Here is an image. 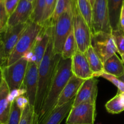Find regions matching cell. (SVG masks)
I'll return each mask as SVG.
<instances>
[{
  "mask_svg": "<svg viewBox=\"0 0 124 124\" xmlns=\"http://www.w3.org/2000/svg\"><path fill=\"white\" fill-rule=\"evenodd\" d=\"M121 95L122 96V97L124 98V92H123V93H121Z\"/></svg>",
  "mask_w": 124,
  "mask_h": 124,
  "instance_id": "43",
  "label": "cell"
},
{
  "mask_svg": "<svg viewBox=\"0 0 124 124\" xmlns=\"http://www.w3.org/2000/svg\"><path fill=\"white\" fill-rule=\"evenodd\" d=\"M29 61L23 57L8 66L2 67L3 79L10 91L19 89L23 85Z\"/></svg>",
  "mask_w": 124,
  "mask_h": 124,
  "instance_id": "6",
  "label": "cell"
},
{
  "mask_svg": "<svg viewBox=\"0 0 124 124\" xmlns=\"http://www.w3.org/2000/svg\"><path fill=\"white\" fill-rule=\"evenodd\" d=\"M96 104L82 103L73 106L66 119V124H94Z\"/></svg>",
  "mask_w": 124,
  "mask_h": 124,
  "instance_id": "10",
  "label": "cell"
},
{
  "mask_svg": "<svg viewBox=\"0 0 124 124\" xmlns=\"http://www.w3.org/2000/svg\"><path fill=\"white\" fill-rule=\"evenodd\" d=\"M92 46L103 63L118 52L111 33L99 32L92 34Z\"/></svg>",
  "mask_w": 124,
  "mask_h": 124,
  "instance_id": "8",
  "label": "cell"
},
{
  "mask_svg": "<svg viewBox=\"0 0 124 124\" xmlns=\"http://www.w3.org/2000/svg\"><path fill=\"white\" fill-rule=\"evenodd\" d=\"M71 60V70L73 75L84 80L93 77V73L84 53L78 50Z\"/></svg>",
  "mask_w": 124,
  "mask_h": 124,
  "instance_id": "15",
  "label": "cell"
},
{
  "mask_svg": "<svg viewBox=\"0 0 124 124\" xmlns=\"http://www.w3.org/2000/svg\"><path fill=\"white\" fill-rule=\"evenodd\" d=\"M119 29L124 33V5L121 10L119 19Z\"/></svg>",
  "mask_w": 124,
  "mask_h": 124,
  "instance_id": "37",
  "label": "cell"
},
{
  "mask_svg": "<svg viewBox=\"0 0 124 124\" xmlns=\"http://www.w3.org/2000/svg\"><path fill=\"white\" fill-rule=\"evenodd\" d=\"M35 114L34 107L28 104L23 110L19 124H32Z\"/></svg>",
  "mask_w": 124,
  "mask_h": 124,
  "instance_id": "30",
  "label": "cell"
},
{
  "mask_svg": "<svg viewBox=\"0 0 124 124\" xmlns=\"http://www.w3.org/2000/svg\"><path fill=\"white\" fill-rule=\"evenodd\" d=\"M71 62V58L65 59L61 56L57 64L47 96L38 115V124H44L56 107L61 94L70 78L73 75Z\"/></svg>",
  "mask_w": 124,
  "mask_h": 124,
  "instance_id": "1",
  "label": "cell"
},
{
  "mask_svg": "<svg viewBox=\"0 0 124 124\" xmlns=\"http://www.w3.org/2000/svg\"><path fill=\"white\" fill-rule=\"evenodd\" d=\"M92 34L99 32L111 33L107 0H96L93 6Z\"/></svg>",
  "mask_w": 124,
  "mask_h": 124,
  "instance_id": "7",
  "label": "cell"
},
{
  "mask_svg": "<svg viewBox=\"0 0 124 124\" xmlns=\"http://www.w3.org/2000/svg\"><path fill=\"white\" fill-rule=\"evenodd\" d=\"M118 78L120 80V81H122V82H123V83H124V73L123 75H122V76H120L119 78Z\"/></svg>",
  "mask_w": 124,
  "mask_h": 124,
  "instance_id": "39",
  "label": "cell"
},
{
  "mask_svg": "<svg viewBox=\"0 0 124 124\" xmlns=\"http://www.w3.org/2000/svg\"><path fill=\"white\" fill-rule=\"evenodd\" d=\"M98 95V79L96 77L85 80L74 101L73 106L82 103L96 104Z\"/></svg>",
  "mask_w": 124,
  "mask_h": 124,
  "instance_id": "13",
  "label": "cell"
},
{
  "mask_svg": "<svg viewBox=\"0 0 124 124\" xmlns=\"http://www.w3.org/2000/svg\"><path fill=\"white\" fill-rule=\"evenodd\" d=\"M10 90L3 80L0 87V124H6L9 117L12 104L8 101Z\"/></svg>",
  "mask_w": 124,
  "mask_h": 124,
  "instance_id": "17",
  "label": "cell"
},
{
  "mask_svg": "<svg viewBox=\"0 0 124 124\" xmlns=\"http://www.w3.org/2000/svg\"><path fill=\"white\" fill-rule=\"evenodd\" d=\"M104 73L119 78L124 73V64L116 54L104 63Z\"/></svg>",
  "mask_w": 124,
  "mask_h": 124,
  "instance_id": "20",
  "label": "cell"
},
{
  "mask_svg": "<svg viewBox=\"0 0 124 124\" xmlns=\"http://www.w3.org/2000/svg\"><path fill=\"white\" fill-rule=\"evenodd\" d=\"M8 16L4 0H0V31H2L7 26Z\"/></svg>",
  "mask_w": 124,
  "mask_h": 124,
  "instance_id": "31",
  "label": "cell"
},
{
  "mask_svg": "<svg viewBox=\"0 0 124 124\" xmlns=\"http://www.w3.org/2000/svg\"><path fill=\"white\" fill-rule=\"evenodd\" d=\"M26 94V90L24 88H21L19 89H15L13 90L10 91L8 96V99L11 103L13 102L16 98L18 96Z\"/></svg>",
  "mask_w": 124,
  "mask_h": 124,
  "instance_id": "33",
  "label": "cell"
},
{
  "mask_svg": "<svg viewBox=\"0 0 124 124\" xmlns=\"http://www.w3.org/2000/svg\"><path fill=\"white\" fill-rule=\"evenodd\" d=\"M19 1L20 0H4L5 6H6V8L8 16H10L13 13V11L18 6Z\"/></svg>",
  "mask_w": 124,
  "mask_h": 124,
  "instance_id": "34",
  "label": "cell"
},
{
  "mask_svg": "<svg viewBox=\"0 0 124 124\" xmlns=\"http://www.w3.org/2000/svg\"><path fill=\"white\" fill-rule=\"evenodd\" d=\"M113 38L120 55L124 54V33L121 29L112 30Z\"/></svg>",
  "mask_w": 124,
  "mask_h": 124,
  "instance_id": "28",
  "label": "cell"
},
{
  "mask_svg": "<svg viewBox=\"0 0 124 124\" xmlns=\"http://www.w3.org/2000/svg\"><path fill=\"white\" fill-rule=\"evenodd\" d=\"M84 81L73 75L61 94L56 107L61 106L75 98Z\"/></svg>",
  "mask_w": 124,
  "mask_h": 124,
  "instance_id": "16",
  "label": "cell"
},
{
  "mask_svg": "<svg viewBox=\"0 0 124 124\" xmlns=\"http://www.w3.org/2000/svg\"><path fill=\"white\" fill-rule=\"evenodd\" d=\"M99 77H102L106 79L107 80H108V81L111 82L112 84H113L116 87H117V88H118L117 93H121L124 92V83H123L122 81H120L117 77L113 76V75H108V74H107L105 73H102V74H101Z\"/></svg>",
  "mask_w": 124,
  "mask_h": 124,
  "instance_id": "32",
  "label": "cell"
},
{
  "mask_svg": "<svg viewBox=\"0 0 124 124\" xmlns=\"http://www.w3.org/2000/svg\"><path fill=\"white\" fill-rule=\"evenodd\" d=\"M33 4L26 0H20L13 13L9 16L7 26L12 27L29 21L31 18Z\"/></svg>",
  "mask_w": 124,
  "mask_h": 124,
  "instance_id": "14",
  "label": "cell"
},
{
  "mask_svg": "<svg viewBox=\"0 0 124 124\" xmlns=\"http://www.w3.org/2000/svg\"><path fill=\"white\" fill-rule=\"evenodd\" d=\"M78 50L77 44L75 40L73 29L67 38L64 44L61 56L63 59H71Z\"/></svg>",
  "mask_w": 124,
  "mask_h": 124,
  "instance_id": "22",
  "label": "cell"
},
{
  "mask_svg": "<svg viewBox=\"0 0 124 124\" xmlns=\"http://www.w3.org/2000/svg\"><path fill=\"white\" fill-rule=\"evenodd\" d=\"M23 110L18 107L15 101L12 102L10 113L8 121L6 124H19Z\"/></svg>",
  "mask_w": 124,
  "mask_h": 124,
  "instance_id": "29",
  "label": "cell"
},
{
  "mask_svg": "<svg viewBox=\"0 0 124 124\" xmlns=\"http://www.w3.org/2000/svg\"><path fill=\"white\" fill-rule=\"evenodd\" d=\"M29 21L24 24H20L15 26H7V27L1 32L0 39L2 42L5 54L7 59L27 27Z\"/></svg>",
  "mask_w": 124,
  "mask_h": 124,
  "instance_id": "12",
  "label": "cell"
},
{
  "mask_svg": "<svg viewBox=\"0 0 124 124\" xmlns=\"http://www.w3.org/2000/svg\"><path fill=\"white\" fill-rule=\"evenodd\" d=\"M76 4L80 13L92 30L93 7L90 2L89 0H76Z\"/></svg>",
  "mask_w": 124,
  "mask_h": 124,
  "instance_id": "23",
  "label": "cell"
},
{
  "mask_svg": "<svg viewBox=\"0 0 124 124\" xmlns=\"http://www.w3.org/2000/svg\"><path fill=\"white\" fill-rule=\"evenodd\" d=\"M0 35H1V31H0Z\"/></svg>",
  "mask_w": 124,
  "mask_h": 124,
  "instance_id": "44",
  "label": "cell"
},
{
  "mask_svg": "<svg viewBox=\"0 0 124 124\" xmlns=\"http://www.w3.org/2000/svg\"><path fill=\"white\" fill-rule=\"evenodd\" d=\"M74 0H56L52 23L54 25L59 17L65 11L73 7Z\"/></svg>",
  "mask_w": 124,
  "mask_h": 124,
  "instance_id": "26",
  "label": "cell"
},
{
  "mask_svg": "<svg viewBox=\"0 0 124 124\" xmlns=\"http://www.w3.org/2000/svg\"><path fill=\"white\" fill-rule=\"evenodd\" d=\"M73 29L78 50L85 53L92 46V32L78 8L76 0H74Z\"/></svg>",
  "mask_w": 124,
  "mask_h": 124,
  "instance_id": "5",
  "label": "cell"
},
{
  "mask_svg": "<svg viewBox=\"0 0 124 124\" xmlns=\"http://www.w3.org/2000/svg\"><path fill=\"white\" fill-rule=\"evenodd\" d=\"M54 25L49 24L43 27L31 51L27 53L24 58L29 62H34L39 66L41 63L53 34Z\"/></svg>",
  "mask_w": 124,
  "mask_h": 124,
  "instance_id": "9",
  "label": "cell"
},
{
  "mask_svg": "<svg viewBox=\"0 0 124 124\" xmlns=\"http://www.w3.org/2000/svg\"><path fill=\"white\" fill-rule=\"evenodd\" d=\"M121 57H122V61H123V62L124 64V55L121 56Z\"/></svg>",
  "mask_w": 124,
  "mask_h": 124,
  "instance_id": "41",
  "label": "cell"
},
{
  "mask_svg": "<svg viewBox=\"0 0 124 124\" xmlns=\"http://www.w3.org/2000/svg\"><path fill=\"white\" fill-rule=\"evenodd\" d=\"M3 74H2V67H0V87L3 81Z\"/></svg>",
  "mask_w": 124,
  "mask_h": 124,
  "instance_id": "38",
  "label": "cell"
},
{
  "mask_svg": "<svg viewBox=\"0 0 124 124\" xmlns=\"http://www.w3.org/2000/svg\"><path fill=\"white\" fill-rule=\"evenodd\" d=\"M26 1H29V2H34V1H35V0H26Z\"/></svg>",
  "mask_w": 124,
  "mask_h": 124,
  "instance_id": "42",
  "label": "cell"
},
{
  "mask_svg": "<svg viewBox=\"0 0 124 124\" xmlns=\"http://www.w3.org/2000/svg\"><path fill=\"white\" fill-rule=\"evenodd\" d=\"M56 0H46L44 13L42 18V26L52 24V21L54 12Z\"/></svg>",
  "mask_w": 124,
  "mask_h": 124,
  "instance_id": "27",
  "label": "cell"
},
{
  "mask_svg": "<svg viewBox=\"0 0 124 124\" xmlns=\"http://www.w3.org/2000/svg\"><path fill=\"white\" fill-rule=\"evenodd\" d=\"M73 7L64 12L54 24L53 41L55 54H62L65 41L73 30Z\"/></svg>",
  "mask_w": 124,
  "mask_h": 124,
  "instance_id": "4",
  "label": "cell"
},
{
  "mask_svg": "<svg viewBox=\"0 0 124 124\" xmlns=\"http://www.w3.org/2000/svg\"><path fill=\"white\" fill-rule=\"evenodd\" d=\"M90 67L93 73V77H99L104 73V63L91 46L85 52Z\"/></svg>",
  "mask_w": 124,
  "mask_h": 124,
  "instance_id": "21",
  "label": "cell"
},
{
  "mask_svg": "<svg viewBox=\"0 0 124 124\" xmlns=\"http://www.w3.org/2000/svg\"><path fill=\"white\" fill-rule=\"evenodd\" d=\"M38 86V65L34 62H29L25 78L21 88L26 90L25 96L29 104L35 106Z\"/></svg>",
  "mask_w": 124,
  "mask_h": 124,
  "instance_id": "11",
  "label": "cell"
},
{
  "mask_svg": "<svg viewBox=\"0 0 124 124\" xmlns=\"http://www.w3.org/2000/svg\"><path fill=\"white\" fill-rule=\"evenodd\" d=\"M105 108L108 112L111 114H119L124 111V98L121 93H117L116 96L107 102Z\"/></svg>",
  "mask_w": 124,
  "mask_h": 124,
  "instance_id": "24",
  "label": "cell"
},
{
  "mask_svg": "<svg viewBox=\"0 0 124 124\" xmlns=\"http://www.w3.org/2000/svg\"><path fill=\"white\" fill-rule=\"evenodd\" d=\"M53 36L51 37L46 53L38 66V86L35 113L38 116L48 94L57 64L61 54H55L53 51Z\"/></svg>",
  "mask_w": 124,
  "mask_h": 124,
  "instance_id": "2",
  "label": "cell"
},
{
  "mask_svg": "<svg viewBox=\"0 0 124 124\" xmlns=\"http://www.w3.org/2000/svg\"><path fill=\"white\" fill-rule=\"evenodd\" d=\"M33 4V8L30 20L42 25V18L46 6V0H35Z\"/></svg>",
  "mask_w": 124,
  "mask_h": 124,
  "instance_id": "25",
  "label": "cell"
},
{
  "mask_svg": "<svg viewBox=\"0 0 124 124\" xmlns=\"http://www.w3.org/2000/svg\"><path fill=\"white\" fill-rule=\"evenodd\" d=\"M89 1H90V2L91 4H92V7H93V5H94V2H95L96 0H89Z\"/></svg>",
  "mask_w": 124,
  "mask_h": 124,
  "instance_id": "40",
  "label": "cell"
},
{
  "mask_svg": "<svg viewBox=\"0 0 124 124\" xmlns=\"http://www.w3.org/2000/svg\"><path fill=\"white\" fill-rule=\"evenodd\" d=\"M110 25L112 30L119 29V19L124 0H107Z\"/></svg>",
  "mask_w": 124,
  "mask_h": 124,
  "instance_id": "19",
  "label": "cell"
},
{
  "mask_svg": "<svg viewBox=\"0 0 124 124\" xmlns=\"http://www.w3.org/2000/svg\"><path fill=\"white\" fill-rule=\"evenodd\" d=\"M7 58L5 54L4 48L3 44L0 39V67H4L6 65Z\"/></svg>",
  "mask_w": 124,
  "mask_h": 124,
  "instance_id": "36",
  "label": "cell"
},
{
  "mask_svg": "<svg viewBox=\"0 0 124 124\" xmlns=\"http://www.w3.org/2000/svg\"><path fill=\"white\" fill-rule=\"evenodd\" d=\"M16 103L17 105L18 106V107L19 108L21 109L22 110H23L24 109V108L29 104V99H27V98L26 97L25 95H21L18 96V98H16L15 100Z\"/></svg>",
  "mask_w": 124,
  "mask_h": 124,
  "instance_id": "35",
  "label": "cell"
},
{
  "mask_svg": "<svg viewBox=\"0 0 124 124\" xmlns=\"http://www.w3.org/2000/svg\"><path fill=\"white\" fill-rule=\"evenodd\" d=\"M42 29V25L29 20L27 27L7 59L6 66L13 64L31 50Z\"/></svg>",
  "mask_w": 124,
  "mask_h": 124,
  "instance_id": "3",
  "label": "cell"
},
{
  "mask_svg": "<svg viewBox=\"0 0 124 124\" xmlns=\"http://www.w3.org/2000/svg\"><path fill=\"white\" fill-rule=\"evenodd\" d=\"M75 99V98H74L61 106L56 107L44 124H60L61 123L63 120L69 115L71 108L73 106Z\"/></svg>",
  "mask_w": 124,
  "mask_h": 124,
  "instance_id": "18",
  "label": "cell"
}]
</instances>
